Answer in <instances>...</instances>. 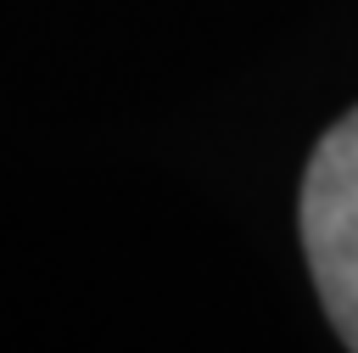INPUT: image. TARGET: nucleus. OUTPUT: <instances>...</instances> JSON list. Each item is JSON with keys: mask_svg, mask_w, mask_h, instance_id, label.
I'll return each mask as SVG.
<instances>
[{"mask_svg": "<svg viewBox=\"0 0 358 353\" xmlns=\"http://www.w3.org/2000/svg\"><path fill=\"white\" fill-rule=\"evenodd\" d=\"M302 252L336 336L358 353V106L319 140L302 174Z\"/></svg>", "mask_w": 358, "mask_h": 353, "instance_id": "1", "label": "nucleus"}]
</instances>
